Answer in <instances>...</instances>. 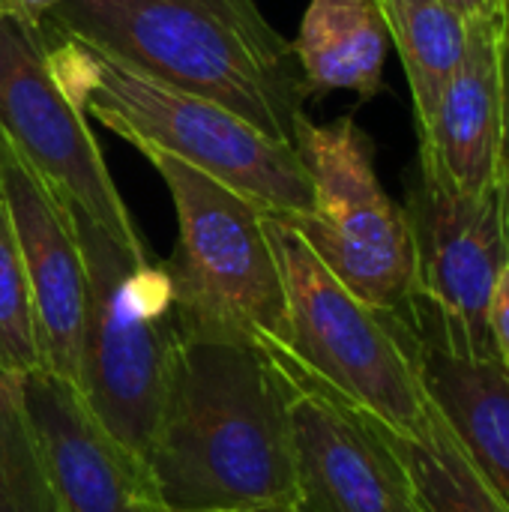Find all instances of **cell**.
<instances>
[{"instance_id":"ba28073f","label":"cell","mask_w":509,"mask_h":512,"mask_svg":"<svg viewBox=\"0 0 509 512\" xmlns=\"http://www.w3.org/2000/svg\"><path fill=\"white\" fill-rule=\"evenodd\" d=\"M282 387L297 512H426L393 432L333 390L288 345L258 339Z\"/></svg>"},{"instance_id":"52a82bcc","label":"cell","mask_w":509,"mask_h":512,"mask_svg":"<svg viewBox=\"0 0 509 512\" xmlns=\"http://www.w3.org/2000/svg\"><path fill=\"white\" fill-rule=\"evenodd\" d=\"M294 147L309 171L312 213L291 225L315 258L369 309L402 315L417 300V246L408 210L381 186L369 135L354 117L294 126Z\"/></svg>"},{"instance_id":"ffe728a7","label":"cell","mask_w":509,"mask_h":512,"mask_svg":"<svg viewBox=\"0 0 509 512\" xmlns=\"http://www.w3.org/2000/svg\"><path fill=\"white\" fill-rule=\"evenodd\" d=\"M489 336L495 357L509 366V264L501 270L489 297Z\"/></svg>"},{"instance_id":"6da1fadb","label":"cell","mask_w":509,"mask_h":512,"mask_svg":"<svg viewBox=\"0 0 509 512\" xmlns=\"http://www.w3.org/2000/svg\"><path fill=\"white\" fill-rule=\"evenodd\" d=\"M147 471L168 512L294 507L285 399L258 339L180 321Z\"/></svg>"},{"instance_id":"9a60e30c","label":"cell","mask_w":509,"mask_h":512,"mask_svg":"<svg viewBox=\"0 0 509 512\" xmlns=\"http://www.w3.org/2000/svg\"><path fill=\"white\" fill-rule=\"evenodd\" d=\"M291 45L309 96L354 90L372 99L384 87L390 36L375 0H309Z\"/></svg>"},{"instance_id":"8fae6325","label":"cell","mask_w":509,"mask_h":512,"mask_svg":"<svg viewBox=\"0 0 509 512\" xmlns=\"http://www.w3.org/2000/svg\"><path fill=\"white\" fill-rule=\"evenodd\" d=\"M0 192L21 249L42 369L81 381L84 342V258L72 228L69 201L27 162L0 129Z\"/></svg>"},{"instance_id":"7a4b0ae2","label":"cell","mask_w":509,"mask_h":512,"mask_svg":"<svg viewBox=\"0 0 509 512\" xmlns=\"http://www.w3.org/2000/svg\"><path fill=\"white\" fill-rule=\"evenodd\" d=\"M45 27L87 36L153 78L294 144L309 96L294 45L255 0H60Z\"/></svg>"},{"instance_id":"603a6c76","label":"cell","mask_w":509,"mask_h":512,"mask_svg":"<svg viewBox=\"0 0 509 512\" xmlns=\"http://www.w3.org/2000/svg\"><path fill=\"white\" fill-rule=\"evenodd\" d=\"M441 3L450 6L465 24L489 18V15H498V9H501V0H441Z\"/></svg>"},{"instance_id":"e0dca14e","label":"cell","mask_w":509,"mask_h":512,"mask_svg":"<svg viewBox=\"0 0 509 512\" xmlns=\"http://www.w3.org/2000/svg\"><path fill=\"white\" fill-rule=\"evenodd\" d=\"M393 447L426 512H509L507 504L480 477L435 405L429 432L423 438H405L393 432Z\"/></svg>"},{"instance_id":"ac0fdd59","label":"cell","mask_w":509,"mask_h":512,"mask_svg":"<svg viewBox=\"0 0 509 512\" xmlns=\"http://www.w3.org/2000/svg\"><path fill=\"white\" fill-rule=\"evenodd\" d=\"M0 512H60L24 414L21 375L6 369H0Z\"/></svg>"},{"instance_id":"5b68a950","label":"cell","mask_w":509,"mask_h":512,"mask_svg":"<svg viewBox=\"0 0 509 512\" xmlns=\"http://www.w3.org/2000/svg\"><path fill=\"white\" fill-rule=\"evenodd\" d=\"M132 147L165 180L177 210V249L165 264L177 318L204 330L285 342V288L264 210L153 144Z\"/></svg>"},{"instance_id":"9c48e42d","label":"cell","mask_w":509,"mask_h":512,"mask_svg":"<svg viewBox=\"0 0 509 512\" xmlns=\"http://www.w3.org/2000/svg\"><path fill=\"white\" fill-rule=\"evenodd\" d=\"M0 129L27 162L117 243L147 249L117 192L84 111L48 66L45 30L0 12Z\"/></svg>"},{"instance_id":"5bb4252c","label":"cell","mask_w":509,"mask_h":512,"mask_svg":"<svg viewBox=\"0 0 509 512\" xmlns=\"http://www.w3.org/2000/svg\"><path fill=\"white\" fill-rule=\"evenodd\" d=\"M504 147V87L498 51V15L468 24V48L447 81L429 126L420 132L417 174L477 195L501 177Z\"/></svg>"},{"instance_id":"7402d4cb","label":"cell","mask_w":509,"mask_h":512,"mask_svg":"<svg viewBox=\"0 0 509 512\" xmlns=\"http://www.w3.org/2000/svg\"><path fill=\"white\" fill-rule=\"evenodd\" d=\"M57 6H60V0H0L3 15L33 27V30H42Z\"/></svg>"},{"instance_id":"3957f363","label":"cell","mask_w":509,"mask_h":512,"mask_svg":"<svg viewBox=\"0 0 509 512\" xmlns=\"http://www.w3.org/2000/svg\"><path fill=\"white\" fill-rule=\"evenodd\" d=\"M60 90L126 144H153L231 186L288 222L312 213L315 192L294 144L249 126L234 111L171 87L99 42L42 27Z\"/></svg>"},{"instance_id":"8992f818","label":"cell","mask_w":509,"mask_h":512,"mask_svg":"<svg viewBox=\"0 0 509 512\" xmlns=\"http://www.w3.org/2000/svg\"><path fill=\"white\" fill-rule=\"evenodd\" d=\"M288 312L282 345L345 399L405 438H423L432 402L390 315L357 300L303 243L297 228L264 213Z\"/></svg>"},{"instance_id":"2e32d148","label":"cell","mask_w":509,"mask_h":512,"mask_svg":"<svg viewBox=\"0 0 509 512\" xmlns=\"http://www.w3.org/2000/svg\"><path fill=\"white\" fill-rule=\"evenodd\" d=\"M387 36L399 51L411 87L417 135L429 126L438 99L468 48V24L441 0H375Z\"/></svg>"},{"instance_id":"277c9868","label":"cell","mask_w":509,"mask_h":512,"mask_svg":"<svg viewBox=\"0 0 509 512\" xmlns=\"http://www.w3.org/2000/svg\"><path fill=\"white\" fill-rule=\"evenodd\" d=\"M84 258L81 381L93 414L147 465L168 354L177 342V300L150 246L117 243L69 204Z\"/></svg>"},{"instance_id":"7c38bea8","label":"cell","mask_w":509,"mask_h":512,"mask_svg":"<svg viewBox=\"0 0 509 512\" xmlns=\"http://www.w3.org/2000/svg\"><path fill=\"white\" fill-rule=\"evenodd\" d=\"M21 402L60 512H168L147 465L105 429L75 384L36 369L21 375Z\"/></svg>"},{"instance_id":"44dd1931","label":"cell","mask_w":509,"mask_h":512,"mask_svg":"<svg viewBox=\"0 0 509 512\" xmlns=\"http://www.w3.org/2000/svg\"><path fill=\"white\" fill-rule=\"evenodd\" d=\"M498 51H501V87H504V147H501V177L509 186V0L498 9Z\"/></svg>"},{"instance_id":"30bf717a","label":"cell","mask_w":509,"mask_h":512,"mask_svg":"<svg viewBox=\"0 0 509 512\" xmlns=\"http://www.w3.org/2000/svg\"><path fill=\"white\" fill-rule=\"evenodd\" d=\"M420 294L468 339L474 354H495L489 297L509 264V186L462 195L417 174L408 198Z\"/></svg>"},{"instance_id":"4fadbf2b","label":"cell","mask_w":509,"mask_h":512,"mask_svg":"<svg viewBox=\"0 0 509 512\" xmlns=\"http://www.w3.org/2000/svg\"><path fill=\"white\" fill-rule=\"evenodd\" d=\"M432 405L492 492L509 507V366L474 354L468 339L423 297L390 315Z\"/></svg>"},{"instance_id":"cb8c5ba5","label":"cell","mask_w":509,"mask_h":512,"mask_svg":"<svg viewBox=\"0 0 509 512\" xmlns=\"http://www.w3.org/2000/svg\"><path fill=\"white\" fill-rule=\"evenodd\" d=\"M201 512H297L294 507H246V510H201Z\"/></svg>"},{"instance_id":"d6986e66","label":"cell","mask_w":509,"mask_h":512,"mask_svg":"<svg viewBox=\"0 0 509 512\" xmlns=\"http://www.w3.org/2000/svg\"><path fill=\"white\" fill-rule=\"evenodd\" d=\"M0 369L27 375L42 369L36 318L30 285L9 219L6 198L0 192Z\"/></svg>"}]
</instances>
